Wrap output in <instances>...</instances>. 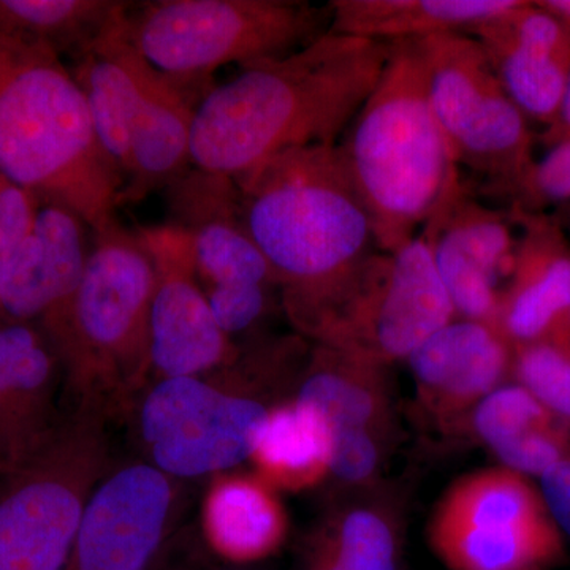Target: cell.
<instances>
[{
	"label": "cell",
	"mask_w": 570,
	"mask_h": 570,
	"mask_svg": "<svg viewBox=\"0 0 570 570\" xmlns=\"http://www.w3.org/2000/svg\"><path fill=\"white\" fill-rule=\"evenodd\" d=\"M389 52V43L328 32L279 61L242 69L198 105L190 165L235 179L292 149L336 146Z\"/></svg>",
	"instance_id": "cell-1"
},
{
	"label": "cell",
	"mask_w": 570,
	"mask_h": 570,
	"mask_svg": "<svg viewBox=\"0 0 570 570\" xmlns=\"http://www.w3.org/2000/svg\"><path fill=\"white\" fill-rule=\"evenodd\" d=\"M242 216L305 332L326 299L379 250L370 214L336 146L292 149L234 179Z\"/></svg>",
	"instance_id": "cell-2"
},
{
	"label": "cell",
	"mask_w": 570,
	"mask_h": 570,
	"mask_svg": "<svg viewBox=\"0 0 570 570\" xmlns=\"http://www.w3.org/2000/svg\"><path fill=\"white\" fill-rule=\"evenodd\" d=\"M0 175L92 228L121 206L122 178L97 140L85 94L47 45L0 32Z\"/></svg>",
	"instance_id": "cell-3"
},
{
	"label": "cell",
	"mask_w": 570,
	"mask_h": 570,
	"mask_svg": "<svg viewBox=\"0 0 570 570\" xmlns=\"http://www.w3.org/2000/svg\"><path fill=\"white\" fill-rule=\"evenodd\" d=\"M389 45L381 80L337 142L385 253L419 236L460 179L428 100L417 41Z\"/></svg>",
	"instance_id": "cell-4"
},
{
	"label": "cell",
	"mask_w": 570,
	"mask_h": 570,
	"mask_svg": "<svg viewBox=\"0 0 570 570\" xmlns=\"http://www.w3.org/2000/svg\"><path fill=\"white\" fill-rule=\"evenodd\" d=\"M332 7L302 0H157L130 3L127 31L154 69L212 81L220 67L279 61L332 28Z\"/></svg>",
	"instance_id": "cell-5"
},
{
	"label": "cell",
	"mask_w": 570,
	"mask_h": 570,
	"mask_svg": "<svg viewBox=\"0 0 570 570\" xmlns=\"http://www.w3.org/2000/svg\"><path fill=\"white\" fill-rule=\"evenodd\" d=\"M153 292V261L138 232L116 220L94 232L77 294L61 317L41 328L75 382L141 376L149 366Z\"/></svg>",
	"instance_id": "cell-6"
},
{
	"label": "cell",
	"mask_w": 570,
	"mask_h": 570,
	"mask_svg": "<svg viewBox=\"0 0 570 570\" xmlns=\"http://www.w3.org/2000/svg\"><path fill=\"white\" fill-rule=\"evenodd\" d=\"M456 317L422 235L374 250L326 299L305 333L318 346L387 366Z\"/></svg>",
	"instance_id": "cell-7"
},
{
	"label": "cell",
	"mask_w": 570,
	"mask_h": 570,
	"mask_svg": "<svg viewBox=\"0 0 570 570\" xmlns=\"http://www.w3.org/2000/svg\"><path fill=\"white\" fill-rule=\"evenodd\" d=\"M89 414V412H88ZM56 426L0 487V570H63L107 449L96 420Z\"/></svg>",
	"instance_id": "cell-8"
},
{
	"label": "cell",
	"mask_w": 570,
	"mask_h": 570,
	"mask_svg": "<svg viewBox=\"0 0 570 570\" xmlns=\"http://www.w3.org/2000/svg\"><path fill=\"white\" fill-rule=\"evenodd\" d=\"M426 71L428 100L456 167L512 195L530 175L534 137L510 100L478 40L444 33L417 41Z\"/></svg>",
	"instance_id": "cell-9"
},
{
	"label": "cell",
	"mask_w": 570,
	"mask_h": 570,
	"mask_svg": "<svg viewBox=\"0 0 570 570\" xmlns=\"http://www.w3.org/2000/svg\"><path fill=\"white\" fill-rule=\"evenodd\" d=\"M428 542L450 570H550L566 557L540 491L504 466L455 480L431 513Z\"/></svg>",
	"instance_id": "cell-10"
},
{
	"label": "cell",
	"mask_w": 570,
	"mask_h": 570,
	"mask_svg": "<svg viewBox=\"0 0 570 570\" xmlns=\"http://www.w3.org/2000/svg\"><path fill=\"white\" fill-rule=\"evenodd\" d=\"M268 411L200 377L163 379L142 401L140 430L153 466L168 478H202L253 459Z\"/></svg>",
	"instance_id": "cell-11"
},
{
	"label": "cell",
	"mask_w": 570,
	"mask_h": 570,
	"mask_svg": "<svg viewBox=\"0 0 570 570\" xmlns=\"http://www.w3.org/2000/svg\"><path fill=\"white\" fill-rule=\"evenodd\" d=\"M154 266L149 366L160 376L198 377L234 354L195 269L189 235L174 223L138 227Z\"/></svg>",
	"instance_id": "cell-12"
},
{
	"label": "cell",
	"mask_w": 570,
	"mask_h": 570,
	"mask_svg": "<svg viewBox=\"0 0 570 570\" xmlns=\"http://www.w3.org/2000/svg\"><path fill=\"white\" fill-rule=\"evenodd\" d=\"M170 479L135 463L100 480L63 570H151L174 509Z\"/></svg>",
	"instance_id": "cell-13"
},
{
	"label": "cell",
	"mask_w": 570,
	"mask_h": 570,
	"mask_svg": "<svg viewBox=\"0 0 570 570\" xmlns=\"http://www.w3.org/2000/svg\"><path fill=\"white\" fill-rule=\"evenodd\" d=\"M478 40L502 89L528 121L550 129L570 77V31L538 2L515 7L468 33Z\"/></svg>",
	"instance_id": "cell-14"
},
{
	"label": "cell",
	"mask_w": 570,
	"mask_h": 570,
	"mask_svg": "<svg viewBox=\"0 0 570 570\" xmlns=\"http://www.w3.org/2000/svg\"><path fill=\"white\" fill-rule=\"evenodd\" d=\"M168 190L174 224L189 235L195 269L205 292L279 285L247 232L234 179L195 168Z\"/></svg>",
	"instance_id": "cell-15"
},
{
	"label": "cell",
	"mask_w": 570,
	"mask_h": 570,
	"mask_svg": "<svg viewBox=\"0 0 570 570\" xmlns=\"http://www.w3.org/2000/svg\"><path fill=\"white\" fill-rule=\"evenodd\" d=\"M520 225L515 262L499 299V332L513 348L570 325V242L561 225L512 208Z\"/></svg>",
	"instance_id": "cell-16"
},
{
	"label": "cell",
	"mask_w": 570,
	"mask_h": 570,
	"mask_svg": "<svg viewBox=\"0 0 570 570\" xmlns=\"http://www.w3.org/2000/svg\"><path fill=\"white\" fill-rule=\"evenodd\" d=\"M86 227L70 209L40 202L3 284L0 316L45 328L66 313L91 250Z\"/></svg>",
	"instance_id": "cell-17"
},
{
	"label": "cell",
	"mask_w": 570,
	"mask_h": 570,
	"mask_svg": "<svg viewBox=\"0 0 570 570\" xmlns=\"http://www.w3.org/2000/svg\"><path fill=\"white\" fill-rule=\"evenodd\" d=\"M420 396L441 419L472 412L512 373L513 347L494 326L453 318L407 358Z\"/></svg>",
	"instance_id": "cell-18"
},
{
	"label": "cell",
	"mask_w": 570,
	"mask_h": 570,
	"mask_svg": "<svg viewBox=\"0 0 570 570\" xmlns=\"http://www.w3.org/2000/svg\"><path fill=\"white\" fill-rule=\"evenodd\" d=\"M58 352L39 325L0 316V472L13 471L51 436Z\"/></svg>",
	"instance_id": "cell-19"
},
{
	"label": "cell",
	"mask_w": 570,
	"mask_h": 570,
	"mask_svg": "<svg viewBox=\"0 0 570 570\" xmlns=\"http://www.w3.org/2000/svg\"><path fill=\"white\" fill-rule=\"evenodd\" d=\"M212 88V81L183 80L149 67L130 130V171L121 205L137 204L189 171L195 112Z\"/></svg>",
	"instance_id": "cell-20"
},
{
	"label": "cell",
	"mask_w": 570,
	"mask_h": 570,
	"mask_svg": "<svg viewBox=\"0 0 570 570\" xmlns=\"http://www.w3.org/2000/svg\"><path fill=\"white\" fill-rule=\"evenodd\" d=\"M129 6L127 2L102 33L75 56L70 69L85 94L97 140L122 183L130 171V130L151 67L127 31Z\"/></svg>",
	"instance_id": "cell-21"
},
{
	"label": "cell",
	"mask_w": 570,
	"mask_h": 570,
	"mask_svg": "<svg viewBox=\"0 0 570 570\" xmlns=\"http://www.w3.org/2000/svg\"><path fill=\"white\" fill-rule=\"evenodd\" d=\"M519 0H330V32L379 43L469 33Z\"/></svg>",
	"instance_id": "cell-22"
},
{
	"label": "cell",
	"mask_w": 570,
	"mask_h": 570,
	"mask_svg": "<svg viewBox=\"0 0 570 570\" xmlns=\"http://www.w3.org/2000/svg\"><path fill=\"white\" fill-rule=\"evenodd\" d=\"M205 527L213 549L225 560H265L283 546L287 520L275 493L262 480L234 478L213 489Z\"/></svg>",
	"instance_id": "cell-23"
},
{
	"label": "cell",
	"mask_w": 570,
	"mask_h": 570,
	"mask_svg": "<svg viewBox=\"0 0 570 570\" xmlns=\"http://www.w3.org/2000/svg\"><path fill=\"white\" fill-rule=\"evenodd\" d=\"M384 367L370 360L318 346L296 400L325 419L330 431L370 430L381 433L387 420Z\"/></svg>",
	"instance_id": "cell-24"
},
{
	"label": "cell",
	"mask_w": 570,
	"mask_h": 570,
	"mask_svg": "<svg viewBox=\"0 0 570 570\" xmlns=\"http://www.w3.org/2000/svg\"><path fill=\"white\" fill-rule=\"evenodd\" d=\"M332 433L309 404L294 403L268 411L258 431L253 459L264 478L288 489H302L330 474Z\"/></svg>",
	"instance_id": "cell-25"
},
{
	"label": "cell",
	"mask_w": 570,
	"mask_h": 570,
	"mask_svg": "<svg viewBox=\"0 0 570 570\" xmlns=\"http://www.w3.org/2000/svg\"><path fill=\"white\" fill-rule=\"evenodd\" d=\"M126 6L118 0H0V32L75 58Z\"/></svg>",
	"instance_id": "cell-26"
},
{
	"label": "cell",
	"mask_w": 570,
	"mask_h": 570,
	"mask_svg": "<svg viewBox=\"0 0 570 570\" xmlns=\"http://www.w3.org/2000/svg\"><path fill=\"white\" fill-rule=\"evenodd\" d=\"M512 374L570 430V325L538 343L513 348Z\"/></svg>",
	"instance_id": "cell-27"
},
{
	"label": "cell",
	"mask_w": 570,
	"mask_h": 570,
	"mask_svg": "<svg viewBox=\"0 0 570 570\" xmlns=\"http://www.w3.org/2000/svg\"><path fill=\"white\" fill-rule=\"evenodd\" d=\"M325 542L347 570L400 568L396 532L390 520L377 510H348Z\"/></svg>",
	"instance_id": "cell-28"
},
{
	"label": "cell",
	"mask_w": 570,
	"mask_h": 570,
	"mask_svg": "<svg viewBox=\"0 0 570 570\" xmlns=\"http://www.w3.org/2000/svg\"><path fill=\"white\" fill-rule=\"evenodd\" d=\"M471 420L472 430L491 452L560 422L520 384H502L493 390L472 409Z\"/></svg>",
	"instance_id": "cell-29"
},
{
	"label": "cell",
	"mask_w": 570,
	"mask_h": 570,
	"mask_svg": "<svg viewBox=\"0 0 570 570\" xmlns=\"http://www.w3.org/2000/svg\"><path fill=\"white\" fill-rule=\"evenodd\" d=\"M570 200V138L549 146V153L532 165L515 195L513 208L535 212L539 206Z\"/></svg>",
	"instance_id": "cell-30"
},
{
	"label": "cell",
	"mask_w": 570,
	"mask_h": 570,
	"mask_svg": "<svg viewBox=\"0 0 570 570\" xmlns=\"http://www.w3.org/2000/svg\"><path fill=\"white\" fill-rule=\"evenodd\" d=\"M40 200L0 175V295L14 255L31 232Z\"/></svg>",
	"instance_id": "cell-31"
},
{
	"label": "cell",
	"mask_w": 570,
	"mask_h": 570,
	"mask_svg": "<svg viewBox=\"0 0 570 570\" xmlns=\"http://www.w3.org/2000/svg\"><path fill=\"white\" fill-rule=\"evenodd\" d=\"M332 433L330 474L347 483L366 482L381 464V433L340 430Z\"/></svg>",
	"instance_id": "cell-32"
},
{
	"label": "cell",
	"mask_w": 570,
	"mask_h": 570,
	"mask_svg": "<svg viewBox=\"0 0 570 570\" xmlns=\"http://www.w3.org/2000/svg\"><path fill=\"white\" fill-rule=\"evenodd\" d=\"M272 287H227L205 292L217 325L228 337L253 328L268 307Z\"/></svg>",
	"instance_id": "cell-33"
},
{
	"label": "cell",
	"mask_w": 570,
	"mask_h": 570,
	"mask_svg": "<svg viewBox=\"0 0 570 570\" xmlns=\"http://www.w3.org/2000/svg\"><path fill=\"white\" fill-rule=\"evenodd\" d=\"M540 494L562 538L570 539V455L540 475Z\"/></svg>",
	"instance_id": "cell-34"
},
{
	"label": "cell",
	"mask_w": 570,
	"mask_h": 570,
	"mask_svg": "<svg viewBox=\"0 0 570 570\" xmlns=\"http://www.w3.org/2000/svg\"><path fill=\"white\" fill-rule=\"evenodd\" d=\"M570 138V77L568 88H566L564 99H562L560 115L557 122L547 129L543 135V141L547 146L557 145V142L569 140Z\"/></svg>",
	"instance_id": "cell-35"
},
{
	"label": "cell",
	"mask_w": 570,
	"mask_h": 570,
	"mask_svg": "<svg viewBox=\"0 0 570 570\" xmlns=\"http://www.w3.org/2000/svg\"><path fill=\"white\" fill-rule=\"evenodd\" d=\"M309 570H347L344 568L343 562L337 560L335 551L330 549L328 543L324 542L318 547L314 553L313 561H311Z\"/></svg>",
	"instance_id": "cell-36"
},
{
	"label": "cell",
	"mask_w": 570,
	"mask_h": 570,
	"mask_svg": "<svg viewBox=\"0 0 570 570\" xmlns=\"http://www.w3.org/2000/svg\"><path fill=\"white\" fill-rule=\"evenodd\" d=\"M542 9L549 10L558 20L564 22L570 31V0H543L538 2Z\"/></svg>",
	"instance_id": "cell-37"
},
{
	"label": "cell",
	"mask_w": 570,
	"mask_h": 570,
	"mask_svg": "<svg viewBox=\"0 0 570 570\" xmlns=\"http://www.w3.org/2000/svg\"><path fill=\"white\" fill-rule=\"evenodd\" d=\"M227 570H247V569H227Z\"/></svg>",
	"instance_id": "cell-38"
},
{
	"label": "cell",
	"mask_w": 570,
	"mask_h": 570,
	"mask_svg": "<svg viewBox=\"0 0 570 570\" xmlns=\"http://www.w3.org/2000/svg\"><path fill=\"white\" fill-rule=\"evenodd\" d=\"M170 570H187V569H170Z\"/></svg>",
	"instance_id": "cell-39"
}]
</instances>
